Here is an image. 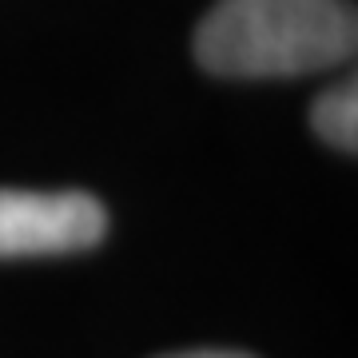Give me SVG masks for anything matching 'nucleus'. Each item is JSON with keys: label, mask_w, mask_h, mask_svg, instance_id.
Instances as JSON below:
<instances>
[{"label": "nucleus", "mask_w": 358, "mask_h": 358, "mask_svg": "<svg viewBox=\"0 0 358 358\" xmlns=\"http://www.w3.org/2000/svg\"><path fill=\"white\" fill-rule=\"evenodd\" d=\"M164 358H251L239 350H183V355H164Z\"/></svg>", "instance_id": "nucleus-4"}, {"label": "nucleus", "mask_w": 358, "mask_h": 358, "mask_svg": "<svg viewBox=\"0 0 358 358\" xmlns=\"http://www.w3.org/2000/svg\"><path fill=\"white\" fill-rule=\"evenodd\" d=\"M350 0H219L195 32V56L227 80H287L350 60Z\"/></svg>", "instance_id": "nucleus-1"}, {"label": "nucleus", "mask_w": 358, "mask_h": 358, "mask_svg": "<svg viewBox=\"0 0 358 358\" xmlns=\"http://www.w3.org/2000/svg\"><path fill=\"white\" fill-rule=\"evenodd\" d=\"M310 128L319 131L322 140L338 148V152L355 155L358 152V84L343 80L327 88L310 108Z\"/></svg>", "instance_id": "nucleus-3"}, {"label": "nucleus", "mask_w": 358, "mask_h": 358, "mask_svg": "<svg viewBox=\"0 0 358 358\" xmlns=\"http://www.w3.org/2000/svg\"><path fill=\"white\" fill-rule=\"evenodd\" d=\"M108 231V211L88 192H20L0 187V259L72 255Z\"/></svg>", "instance_id": "nucleus-2"}]
</instances>
